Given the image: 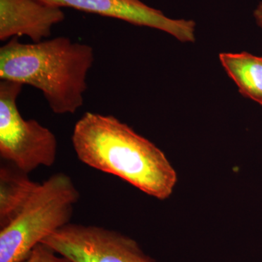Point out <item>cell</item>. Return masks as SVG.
Wrapping results in <instances>:
<instances>
[{"label": "cell", "instance_id": "6da1fadb", "mask_svg": "<svg viewBox=\"0 0 262 262\" xmlns=\"http://www.w3.org/2000/svg\"><path fill=\"white\" fill-rule=\"evenodd\" d=\"M72 141L78 159L89 167L158 199L173 192L177 174L165 155L115 116L84 113L75 124Z\"/></svg>", "mask_w": 262, "mask_h": 262}, {"label": "cell", "instance_id": "7a4b0ae2", "mask_svg": "<svg viewBox=\"0 0 262 262\" xmlns=\"http://www.w3.org/2000/svg\"><path fill=\"white\" fill-rule=\"evenodd\" d=\"M94 62L93 48L70 38L24 44L15 37L0 48V79L39 90L57 115L75 114L83 105Z\"/></svg>", "mask_w": 262, "mask_h": 262}, {"label": "cell", "instance_id": "3957f363", "mask_svg": "<svg viewBox=\"0 0 262 262\" xmlns=\"http://www.w3.org/2000/svg\"><path fill=\"white\" fill-rule=\"evenodd\" d=\"M80 192L67 174L39 184L11 222L0 229V262H22L33 248L70 223Z\"/></svg>", "mask_w": 262, "mask_h": 262}, {"label": "cell", "instance_id": "277c9868", "mask_svg": "<svg viewBox=\"0 0 262 262\" xmlns=\"http://www.w3.org/2000/svg\"><path fill=\"white\" fill-rule=\"evenodd\" d=\"M23 86L13 81L0 82V155L29 174L39 167L55 163L58 141L47 127L20 115L17 99Z\"/></svg>", "mask_w": 262, "mask_h": 262}, {"label": "cell", "instance_id": "5b68a950", "mask_svg": "<svg viewBox=\"0 0 262 262\" xmlns=\"http://www.w3.org/2000/svg\"><path fill=\"white\" fill-rule=\"evenodd\" d=\"M42 244L72 262H158L135 239L98 226L70 223Z\"/></svg>", "mask_w": 262, "mask_h": 262}, {"label": "cell", "instance_id": "8992f818", "mask_svg": "<svg viewBox=\"0 0 262 262\" xmlns=\"http://www.w3.org/2000/svg\"><path fill=\"white\" fill-rule=\"evenodd\" d=\"M60 8H70L101 16L119 19L127 23L158 29L183 42L195 40L194 20L166 16L141 0H42Z\"/></svg>", "mask_w": 262, "mask_h": 262}, {"label": "cell", "instance_id": "52a82bcc", "mask_svg": "<svg viewBox=\"0 0 262 262\" xmlns=\"http://www.w3.org/2000/svg\"><path fill=\"white\" fill-rule=\"evenodd\" d=\"M64 19L62 8L42 0H0V39L27 36L42 42Z\"/></svg>", "mask_w": 262, "mask_h": 262}, {"label": "cell", "instance_id": "ba28073f", "mask_svg": "<svg viewBox=\"0 0 262 262\" xmlns=\"http://www.w3.org/2000/svg\"><path fill=\"white\" fill-rule=\"evenodd\" d=\"M28 174L14 165L0 168V229L5 228L18 215L39 187Z\"/></svg>", "mask_w": 262, "mask_h": 262}, {"label": "cell", "instance_id": "9c48e42d", "mask_svg": "<svg viewBox=\"0 0 262 262\" xmlns=\"http://www.w3.org/2000/svg\"><path fill=\"white\" fill-rule=\"evenodd\" d=\"M220 60L239 93L262 106V57L246 52L221 53Z\"/></svg>", "mask_w": 262, "mask_h": 262}, {"label": "cell", "instance_id": "30bf717a", "mask_svg": "<svg viewBox=\"0 0 262 262\" xmlns=\"http://www.w3.org/2000/svg\"><path fill=\"white\" fill-rule=\"evenodd\" d=\"M22 262H72L68 258L57 253L47 245H37Z\"/></svg>", "mask_w": 262, "mask_h": 262}, {"label": "cell", "instance_id": "8fae6325", "mask_svg": "<svg viewBox=\"0 0 262 262\" xmlns=\"http://www.w3.org/2000/svg\"><path fill=\"white\" fill-rule=\"evenodd\" d=\"M253 18L256 24L262 29V1L258 3L253 11Z\"/></svg>", "mask_w": 262, "mask_h": 262}]
</instances>
